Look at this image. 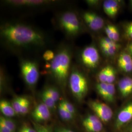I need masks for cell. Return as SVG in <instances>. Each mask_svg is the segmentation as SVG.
I'll list each match as a JSON object with an SVG mask.
<instances>
[{"mask_svg": "<svg viewBox=\"0 0 132 132\" xmlns=\"http://www.w3.org/2000/svg\"><path fill=\"white\" fill-rule=\"evenodd\" d=\"M116 92L115 87L113 83L109 84L108 83V89L107 92L105 99L106 101L109 102H112L114 100V94Z\"/></svg>", "mask_w": 132, "mask_h": 132, "instance_id": "22", "label": "cell"}, {"mask_svg": "<svg viewBox=\"0 0 132 132\" xmlns=\"http://www.w3.org/2000/svg\"><path fill=\"white\" fill-rule=\"evenodd\" d=\"M29 106H30V102L29 100L26 97L21 109L20 114L25 115L27 113H28Z\"/></svg>", "mask_w": 132, "mask_h": 132, "instance_id": "31", "label": "cell"}, {"mask_svg": "<svg viewBox=\"0 0 132 132\" xmlns=\"http://www.w3.org/2000/svg\"><path fill=\"white\" fill-rule=\"evenodd\" d=\"M132 118V103L126 106L118 113L116 125L120 128Z\"/></svg>", "mask_w": 132, "mask_h": 132, "instance_id": "10", "label": "cell"}, {"mask_svg": "<svg viewBox=\"0 0 132 132\" xmlns=\"http://www.w3.org/2000/svg\"><path fill=\"white\" fill-rule=\"evenodd\" d=\"M82 124L86 130L88 132H100L103 128V125L101 121L96 122Z\"/></svg>", "mask_w": 132, "mask_h": 132, "instance_id": "15", "label": "cell"}, {"mask_svg": "<svg viewBox=\"0 0 132 132\" xmlns=\"http://www.w3.org/2000/svg\"><path fill=\"white\" fill-rule=\"evenodd\" d=\"M130 4H131V6H132V1H130Z\"/></svg>", "mask_w": 132, "mask_h": 132, "instance_id": "41", "label": "cell"}, {"mask_svg": "<svg viewBox=\"0 0 132 132\" xmlns=\"http://www.w3.org/2000/svg\"><path fill=\"white\" fill-rule=\"evenodd\" d=\"M69 85L72 94L76 99L81 101L88 91V81L84 75L78 70L71 72L69 76Z\"/></svg>", "mask_w": 132, "mask_h": 132, "instance_id": "3", "label": "cell"}, {"mask_svg": "<svg viewBox=\"0 0 132 132\" xmlns=\"http://www.w3.org/2000/svg\"><path fill=\"white\" fill-rule=\"evenodd\" d=\"M1 35L10 44L16 47L41 46L45 44L42 34L36 29L21 24H8L1 28Z\"/></svg>", "mask_w": 132, "mask_h": 132, "instance_id": "1", "label": "cell"}, {"mask_svg": "<svg viewBox=\"0 0 132 132\" xmlns=\"http://www.w3.org/2000/svg\"><path fill=\"white\" fill-rule=\"evenodd\" d=\"M124 33L126 37L132 40V22L126 24L124 26Z\"/></svg>", "mask_w": 132, "mask_h": 132, "instance_id": "28", "label": "cell"}, {"mask_svg": "<svg viewBox=\"0 0 132 132\" xmlns=\"http://www.w3.org/2000/svg\"><path fill=\"white\" fill-rule=\"evenodd\" d=\"M60 23L62 28L70 35H76L80 31L79 21L76 15L72 12L68 11L62 14Z\"/></svg>", "mask_w": 132, "mask_h": 132, "instance_id": "5", "label": "cell"}, {"mask_svg": "<svg viewBox=\"0 0 132 132\" xmlns=\"http://www.w3.org/2000/svg\"><path fill=\"white\" fill-rule=\"evenodd\" d=\"M58 112L61 118L64 120L69 121L73 118V114L66 110L60 103L58 106Z\"/></svg>", "mask_w": 132, "mask_h": 132, "instance_id": "18", "label": "cell"}, {"mask_svg": "<svg viewBox=\"0 0 132 132\" xmlns=\"http://www.w3.org/2000/svg\"><path fill=\"white\" fill-rule=\"evenodd\" d=\"M55 55L54 52H53L51 50H47L44 52L43 54V58L45 60L47 61H52V60L54 59L55 57Z\"/></svg>", "mask_w": 132, "mask_h": 132, "instance_id": "33", "label": "cell"}, {"mask_svg": "<svg viewBox=\"0 0 132 132\" xmlns=\"http://www.w3.org/2000/svg\"><path fill=\"white\" fill-rule=\"evenodd\" d=\"M56 132H74L72 131H71L70 129H65V128H61V129H59Z\"/></svg>", "mask_w": 132, "mask_h": 132, "instance_id": "40", "label": "cell"}, {"mask_svg": "<svg viewBox=\"0 0 132 132\" xmlns=\"http://www.w3.org/2000/svg\"><path fill=\"white\" fill-rule=\"evenodd\" d=\"M118 87L120 93L123 97H127L132 93V78L123 77L119 81Z\"/></svg>", "mask_w": 132, "mask_h": 132, "instance_id": "11", "label": "cell"}, {"mask_svg": "<svg viewBox=\"0 0 132 132\" xmlns=\"http://www.w3.org/2000/svg\"><path fill=\"white\" fill-rule=\"evenodd\" d=\"M88 5L93 6V5H96L98 3V1H95V0H91V1H86Z\"/></svg>", "mask_w": 132, "mask_h": 132, "instance_id": "39", "label": "cell"}, {"mask_svg": "<svg viewBox=\"0 0 132 132\" xmlns=\"http://www.w3.org/2000/svg\"><path fill=\"white\" fill-rule=\"evenodd\" d=\"M32 117L36 122H43L51 118L50 109L43 102L38 104L31 113Z\"/></svg>", "mask_w": 132, "mask_h": 132, "instance_id": "9", "label": "cell"}, {"mask_svg": "<svg viewBox=\"0 0 132 132\" xmlns=\"http://www.w3.org/2000/svg\"><path fill=\"white\" fill-rule=\"evenodd\" d=\"M100 47H114L119 48L120 46L117 42L107 37L102 38L100 42Z\"/></svg>", "mask_w": 132, "mask_h": 132, "instance_id": "19", "label": "cell"}, {"mask_svg": "<svg viewBox=\"0 0 132 132\" xmlns=\"http://www.w3.org/2000/svg\"><path fill=\"white\" fill-rule=\"evenodd\" d=\"M26 98V97L24 96H16L12 101L11 103L16 114H20L21 109Z\"/></svg>", "mask_w": 132, "mask_h": 132, "instance_id": "16", "label": "cell"}, {"mask_svg": "<svg viewBox=\"0 0 132 132\" xmlns=\"http://www.w3.org/2000/svg\"><path fill=\"white\" fill-rule=\"evenodd\" d=\"M96 88L99 95L103 99H105L107 92L108 83L99 82L98 84H97Z\"/></svg>", "mask_w": 132, "mask_h": 132, "instance_id": "23", "label": "cell"}, {"mask_svg": "<svg viewBox=\"0 0 132 132\" xmlns=\"http://www.w3.org/2000/svg\"><path fill=\"white\" fill-rule=\"evenodd\" d=\"M41 98L42 99L43 102L50 109L53 110L55 109L56 102L44 90L41 94Z\"/></svg>", "mask_w": 132, "mask_h": 132, "instance_id": "17", "label": "cell"}, {"mask_svg": "<svg viewBox=\"0 0 132 132\" xmlns=\"http://www.w3.org/2000/svg\"><path fill=\"white\" fill-rule=\"evenodd\" d=\"M34 128L37 132H52L51 128L49 126L39 124L37 122H33Z\"/></svg>", "mask_w": 132, "mask_h": 132, "instance_id": "26", "label": "cell"}, {"mask_svg": "<svg viewBox=\"0 0 132 132\" xmlns=\"http://www.w3.org/2000/svg\"><path fill=\"white\" fill-rule=\"evenodd\" d=\"M118 67L121 70L126 72H130L132 71V63L119 65Z\"/></svg>", "mask_w": 132, "mask_h": 132, "instance_id": "36", "label": "cell"}, {"mask_svg": "<svg viewBox=\"0 0 132 132\" xmlns=\"http://www.w3.org/2000/svg\"><path fill=\"white\" fill-rule=\"evenodd\" d=\"M116 78V72L113 67L110 66L108 76L107 80V83L112 84Z\"/></svg>", "mask_w": 132, "mask_h": 132, "instance_id": "27", "label": "cell"}, {"mask_svg": "<svg viewBox=\"0 0 132 132\" xmlns=\"http://www.w3.org/2000/svg\"><path fill=\"white\" fill-rule=\"evenodd\" d=\"M110 68V66H106L99 71L97 75V78L99 82L107 83Z\"/></svg>", "mask_w": 132, "mask_h": 132, "instance_id": "21", "label": "cell"}, {"mask_svg": "<svg viewBox=\"0 0 132 132\" xmlns=\"http://www.w3.org/2000/svg\"><path fill=\"white\" fill-rule=\"evenodd\" d=\"M44 91L49 96H50L56 102L59 100V94L58 91L55 88L52 87H48L47 88L45 89Z\"/></svg>", "mask_w": 132, "mask_h": 132, "instance_id": "25", "label": "cell"}, {"mask_svg": "<svg viewBox=\"0 0 132 132\" xmlns=\"http://www.w3.org/2000/svg\"><path fill=\"white\" fill-rule=\"evenodd\" d=\"M100 121L99 118L95 115H89L84 119L82 123L96 122Z\"/></svg>", "mask_w": 132, "mask_h": 132, "instance_id": "32", "label": "cell"}, {"mask_svg": "<svg viewBox=\"0 0 132 132\" xmlns=\"http://www.w3.org/2000/svg\"><path fill=\"white\" fill-rule=\"evenodd\" d=\"M71 54L66 49L58 52L51 63L52 76L60 85L66 84L71 64Z\"/></svg>", "mask_w": 132, "mask_h": 132, "instance_id": "2", "label": "cell"}, {"mask_svg": "<svg viewBox=\"0 0 132 132\" xmlns=\"http://www.w3.org/2000/svg\"><path fill=\"white\" fill-rule=\"evenodd\" d=\"M18 132H37L35 129L31 127L27 124H24L19 129Z\"/></svg>", "mask_w": 132, "mask_h": 132, "instance_id": "35", "label": "cell"}, {"mask_svg": "<svg viewBox=\"0 0 132 132\" xmlns=\"http://www.w3.org/2000/svg\"><path fill=\"white\" fill-rule=\"evenodd\" d=\"M126 49L128 53H129L132 57V43L128 45Z\"/></svg>", "mask_w": 132, "mask_h": 132, "instance_id": "38", "label": "cell"}, {"mask_svg": "<svg viewBox=\"0 0 132 132\" xmlns=\"http://www.w3.org/2000/svg\"><path fill=\"white\" fill-rule=\"evenodd\" d=\"M103 7L104 11L109 17L113 18L118 13L119 4L118 1L106 0L103 2Z\"/></svg>", "mask_w": 132, "mask_h": 132, "instance_id": "12", "label": "cell"}, {"mask_svg": "<svg viewBox=\"0 0 132 132\" xmlns=\"http://www.w3.org/2000/svg\"><path fill=\"white\" fill-rule=\"evenodd\" d=\"M21 71L24 81L29 87L36 85L39 77L37 64L31 61L25 60L21 64Z\"/></svg>", "mask_w": 132, "mask_h": 132, "instance_id": "4", "label": "cell"}, {"mask_svg": "<svg viewBox=\"0 0 132 132\" xmlns=\"http://www.w3.org/2000/svg\"><path fill=\"white\" fill-rule=\"evenodd\" d=\"M112 37L113 40L116 42H118L119 40V34L118 29L114 26L112 25Z\"/></svg>", "mask_w": 132, "mask_h": 132, "instance_id": "34", "label": "cell"}, {"mask_svg": "<svg viewBox=\"0 0 132 132\" xmlns=\"http://www.w3.org/2000/svg\"><path fill=\"white\" fill-rule=\"evenodd\" d=\"M0 110L2 113L7 118L13 117L17 114L11 103L6 100H1Z\"/></svg>", "mask_w": 132, "mask_h": 132, "instance_id": "13", "label": "cell"}, {"mask_svg": "<svg viewBox=\"0 0 132 132\" xmlns=\"http://www.w3.org/2000/svg\"><path fill=\"white\" fill-rule=\"evenodd\" d=\"M47 1L42 0H18L7 1L6 2L15 6H37L47 3Z\"/></svg>", "mask_w": 132, "mask_h": 132, "instance_id": "14", "label": "cell"}, {"mask_svg": "<svg viewBox=\"0 0 132 132\" xmlns=\"http://www.w3.org/2000/svg\"><path fill=\"white\" fill-rule=\"evenodd\" d=\"M83 18L88 26L94 31L99 30L104 26L103 19L94 12H84Z\"/></svg>", "mask_w": 132, "mask_h": 132, "instance_id": "8", "label": "cell"}, {"mask_svg": "<svg viewBox=\"0 0 132 132\" xmlns=\"http://www.w3.org/2000/svg\"><path fill=\"white\" fill-rule=\"evenodd\" d=\"M0 123L4 124L5 127L9 129L12 132L16 131V125L15 123L10 118L5 117L1 116L0 118Z\"/></svg>", "mask_w": 132, "mask_h": 132, "instance_id": "20", "label": "cell"}, {"mask_svg": "<svg viewBox=\"0 0 132 132\" xmlns=\"http://www.w3.org/2000/svg\"><path fill=\"white\" fill-rule=\"evenodd\" d=\"M0 132H12L9 129L5 127L4 124L0 123Z\"/></svg>", "mask_w": 132, "mask_h": 132, "instance_id": "37", "label": "cell"}, {"mask_svg": "<svg viewBox=\"0 0 132 132\" xmlns=\"http://www.w3.org/2000/svg\"><path fill=\"white\" fill-rule=\"evenodd\" d=\"M99 59V52L97 50L92 46L85 47L81 53V60L83 64L90 69H94L97 67Z\"/></svg>", "mask_w": 132, "mask_h": 132, "instance_id": "6", "label": "cell"}, {"mask_svg": "<svg viewBox=\"0 0 132 132\" xmlns=\"http://www.w3.org/2000/svg\"><path fill=\"white\" fill-rule=\"evenodd\" d=\"M89 105L96 116L104 122H108L112 118L113 111L107 104L98 100H94L90 101Z\"/></svg>", "mask_w": 132, "mask_h": 132, "instance_id": "7", "label": "cell"}, {"mask_svg": "<svg viewBox=\"0 0 132 132\" xmlns=\"http://www.w3.org/2000/svg\"><path fill=\"white\" fill-rule=\"evenodd\" d=\"M102 52L108 56H113L118 50V48L114 47H101Z\"/></svg>", "mask_w": 132, "mask_h": 132, "instance_id": "29", "label": "cell"}, {"mask_svg": "<svg viewBox=\"0 0 132 132\" xmlns=\"http://www.w3.org/2000/svg\"><path fill=\"white\" fill-rule=\"evenodd\" d=\"M118 65L124 64H128L132 63V57L128 53L124 52L121 53L118 57Z\"/></svg>", "mask_w": 132, "mask_h": 132, "instance_id": "24", "label": "cell"}, {"mask_svg": "<svg viewBox=\"0 0 132 132\" xmlns=\"http://www.w3.org/2000/svg\"><path fill=\"white\" fill-rule=\"evenodd\" d=\"M60 103L61 104L66 110H67L69 112H70L71 113L73 114V115L75 113H76L75 108L73 106V105L70 102L66 100H62Z\"/></svg>", "mask_w": 132, "mask_h": 132, "instance_id": "30", "label": "cell"}]
</instances>
